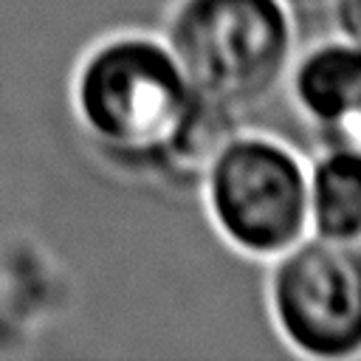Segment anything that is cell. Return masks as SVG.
<instances>
[{
  "label": "cell",
  "mask_w": 361,
  "mask_h": 361,
  "mask_svg": "<svg viewBox=\"0 0 361 361\" xmlns=\"http://www.w3.org/2000/svg\"><path fill=\"white\" fill-rule=\"evenodd\" d=\"M285 87L319 144L361 152V42L338 34L310 45L293 56Z\"/></svg>",
  "instance_id": "cell-5"
},
{
  "label": "cell",
  "mask_w": 361,
  "mask_h": 361,
  "mask_svg": "<svg viewBox=\"0 0 361 361\" xmlns=\"http://www.w3.org/2000/svg\"><path fill=\"white\" fill-rule=\"evenodd\" d=\"M290 6H313V3H327V0H288Z\"/></svg>",
  "instance_id": "cell-8"
},
{
  "label": "cell",
  "mask_w": 361,
  "mask_h": 361,
  "mask_svg": "<svg viewBox=\"0 0 361 361\" xmlns=\"http://www.w3.org/2000/svg\"><path fill=\"white\" fill-rule=\"evenodd\" d=\"M288 0H175L161 37L192 87L243 116L285 87L296 56Z\"/></svg>",
  "instance_id": "cell-2"
},
{
  "label": "cell",
  "mask_w": 361,
  "mask_h": 361,
  "mask_svg": "<svg viewBox=\"0 0 361 361\" xmlns=\"http://www.w3.org/2000/svg\"><path fill=\"white\" fill-rule=\"evenodd\" d=\"M330 3L338 34L361 42V0H330Z\"/></svg>",
  "instance_id": "cell-7"
},
{
  "label": "cell",
  "mask_w": 361,
  "mask_h": 361,
  "mask_svg": "<svg viewBox=\"0 0 361 361\" xmlns=\"http://www.w3.org/2000/svg\"><path fill=\"white\" fill-rule=\"evenodd\" d=\"M71 110L110 169L169 189H197L240 118L209 104L161 34L118 31L93 42L71 79Z\"/></svg>",
  "instance_id": "cell-1"
},
{
  "label": "cell",
  "mask_w": 361,
  "mask_h": 361,
  "mask_svg": "<svg viewBox=\"0 0 361 361\" xmlns=\"http://www.w3.org/2000/svg\"><path fill=\"white\" fill-rule=\"evenodd\" d=\"M265 293L290 353L310 361L361 358V243L302 237L271 259Z\"/></svg>",
  "instance_id": "cell-4"
},
{
  "label": "cell",
  "mask_w": 361,
  "mask_h": 361,
  "mask_svg": "<svg viewBox=\"0 0 361 361\" xmlns=\"http://www.w3.org/2000/svg\"><path fill=\"white\" fill-rule=\"evenodd\" d=\"M217 237L237 254L271 262L310 234L307 161L282 138L234 130L197 183Z\"/></svg>",
  "instance_id": "cell-3"
},
{
  "label": "cell",
  "mask_w": 361,
  "mask_h": 361,
  "mask_svg": "<svg viewBox=\"0 0 361 361\" xmlns=\"http://www.w3.org/2000/svg\"><path fill=\"white\" fill-rule=\"evenodd\" d=\"M310 234L361 243V152L322 144L307 161Z\"/></svg>",
  "instance_id": "cell-6"
}]
</instances>
